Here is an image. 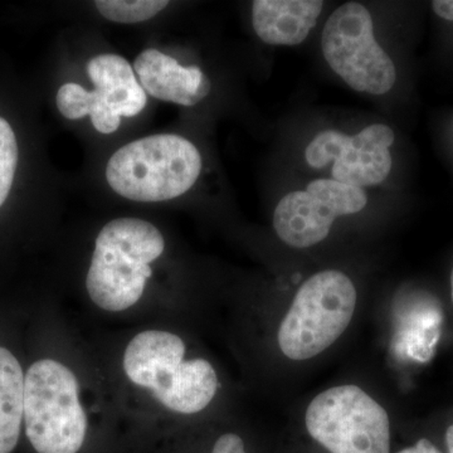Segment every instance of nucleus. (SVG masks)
I'll return each mask as SVG.
<instances>
[{
  "label": "nucleus",
  "mask_w": 453,
  "mask_h": 453,
  "mask_svg": "<svg viewBox=\"0 0 453 453\" xmlns=\"http://www.w3.org/2000/svg\"><path fill=\"white\" fill-rule=\"evenodd\" d=\"M159 229L139 219H116L96 238L86 288L98 308L119 312L135 305L151 277L150 264L163 255Z\"/></svg>",
  "instance_id": "nucleus-1"
},
{
  "label": "nucleus",
  "mask_w": 453,
  "mask_h": 453,
  "mask_svg": "<svg viewBox=\"0 0 453 453\" xmlns=\"http://www.w3.org/2000/svg\"><path fill=\"white\" fill-rule=\"evenodd\" d=\"M186 345L175 334L146 330L138 334L124 354V371L136 386L150 389L155 398L183 414L201 412L219 389V377L210 362H184Z\"/></svg>",
  "instance_id": "nucleus-2"
},
{
  "label": "nucleus",
  "mask_w": 453,
  "mask_h": 453,
  "mask_svg": "<svg viewBox=\"0 0 453 453\" xmlns=\"http://www.w3.org/2000/svg\"><path fill=\"white\" fill-rule=\"evenodd\" d=\"M202 157L196 146L174 134L146 136L110 157L106 179L130 201L155 203L186 195L198 180Z\"/></svg>",
  "instance_id": "nucleus-3"
},
{
  "label": "nucleus",
  "mask_w": 453,
  "mask_h": 453,
  "mask_svg": "<svg viewBox=\"0 0 453 453\" xmlns=\"http://www.w3.org/2000/svg\"><path fill=\"white\" fill-rule=\"evenodd\" d=\"M357 288L338 270L315 273L295 295L280 325V349L288 359H311L323 353L344 334L353 320Z\"/></svg>",
  "instance_id": "nucleus-4"
},
{
  "label": "nucleus",
  "mask_w": 453,
  "mask_h": 453,
  "mask_svg": "<svg viewBox=\"0 0 453 453\" xmlns=\"http://www.w3.org/2000/svg\"><path fill=\"white\" fill-rule=\"evenodd\" d=\"M26 434L38 453H77L88 434L79 381L53 359L35 362L25 377Z\"/></svg>",
  "instance_id": "nucleus-5"
},
{
  "label": "nucleus",
  "mask_w": 453,
  "mask_h": 453,
  "mask_svg": "<svg viewBox=\"0 0 453 453\" xmlns=\"http://www.w3.org/2000/svg\"><path fill=\"white\" fill-rule=\"evenodd\" d=\"M321 50L334 73L354 91L381 96L395 85V62L378 43L371 12L362 3H344L327 18Z\"/></svg>",
  "instance_id": "nucleus-6"
},
{
  "label": "nucleus",
  "mask_w": 453,
  "mask_h": 453,
  "mask_svg": "<svg viewBox=\"0 0 453 453\" xmlns=\"http://www.w3.org/2000/svg\"><path fill=\"white\" fill-rule=\"evenodd\" d=\"M306 429L330 453H389L388 413L357 386L334 387L309 404Z\"/></svg>",
  "instance_id": "nucleus-7"
},
{
  "label": "nucleus",
  "mask_w": 453,
  "mask_h": 453,
  "mask_svg": "<svg viewBox=\"0 0 453 453\" xmlns=\"http://www.w3.org/2000/svg\"><path fill=\"white\" fill-rule=\"evenodd\" d=\"M88 73L94 91L65 83L57 92V107L68 120L91 116L98 133L113 134L120 127L121 116L133 118L145 109L146 92L124 57H94L89 59Z\"/></svg>",
  "instance_id": "nucleus-8"
},
{
  "label": "nucleus",
  "mask_w": 453,
  "mask_h": 453,
  "mask_svg": "<svg viewBox=\"0 0 453 453\" xmlns=\"http://www.w3.org/2000/svg\"><path fill=\"white\" fill-rule=\"evenodd\" d=\"M368 196L362 188L332 178L310 181L305 190H294L280 199L273 213V228L283 243L309 249L323 242L339 217L365 210Z\"/></svg>",
  "instance_id": "nucleus-9"
},
{
  "label": "nucleus",
  "mask_w": 453,
  "mask_h": 453,
  "mask_svg": "<svg viewBox=\"0 0 453 453\" xmlns=\"http://www.w3.org/2000/svg\"><path fill=\"white\" fill-rule=\"evenodd\" d=\"M395 140V131L386 124L369 125L356 135L324 130L306 146L305 160L311 169L330 166L332 179L340 183L362 189L380 186L392 170Z\"/></svg>",
  "instance_id": "nucleus-10"
},
{
  "label": "nucleus",
  "mask_w": 453,
  "mask_h": 453,
  "mask_svg": "<svg viewBox=\"0 0 453 453\" xmlns=\"http://www.w3.org/2000/svg\"><path fill=\"white\" fill-rule=\"evenodd\" d=\"M140 85L151 96L181 106H195L208 96L211 81L196 65L183 67L173 57L149 49L134 62Z\"/></svg>",
  "instance_id": "nucleus-11"
},
{
  "label": "nucleus",
  "mask_w": 453,
  "mask_h": 453,
  "mask_svg": "<svg viewBox=\"0 0 453 453\" xmlns=\"http://www.w3.org/2000/svg\"><path fill=\"white\" fill-rule=\"evenodd\" d=\"M323 9L321 0H255L253 29L270 46H299L315 28Z\"/></svg>",
  "instance_id": "nucleus-12"
},
{
  "label": "nucleus",
  "mask_w": 453,
  "mask_h": 453,
  "mask_svg": "<svg viewBox=\"0 0 453 453\" xmlns=\"http://www.w3.org/2000/svg\"><path fill=\"white\" fill-rule=\"evenodd\" d=\"M25 414V374L17 357L0 347V453H11L19 440Z\"/></svg>",
  "instance_id": "nucleus-13"
},
{
  "label": "nucleus",
  "mask_w": 453,
  "mask_h": 453,
  "mask_svg": "<svg viewBox=\"0 0 453 453\" xmlns=\"http://www.w3.org/2000/svg\"><path fill=\"white\" fill-rule=\"evenodd\" d=\"M101 16L122 25L142 23L154 18L169 5L166 0H97Z\"/></svg>",
  "instance_id": "nucleus-14"
},
{
  "label": "nucleus",
  "mask_w": 453,
  "mask_h": 453,
  "mask_svg": "<svg viewBox=\"0 0 453 453\" xmlns=\"http://www.w3.org/2000/svg\"><path fill=\"white\" fill-rule=\"evenodd\" d=\"M18 165L16 134L5 119L0 118V207L7 201Z\"/></svg>",
  "instance_id": "nucleus-15"
},
{
  "label": "nucleus",
  "mask_w": 453,
  "mask_h": 453,
  "mask_svg": "<svg viewBox=\"0 0 453 453\" xmlns=\"http://www.w3.org/2000/svg\"><path fill=\"white\" fill-rule=\"evenodd\" d=\"M211 453H247L242 438L234 434H226L214 443Z\"/></svg>",
  "instance_id": "nucleus-16"
},
{
  "label": "nucleus",
  "mask_w": 453,
  "mask_h": 453,
  "mask_svg": "<svg viewBox=\"0 0 453 453\" xmlns=\"http://www.w3.org/2000/svg\"><path fill=\"white\" fill-rule=\"evenodd\" d=\"M432 9L438 17L453 22V0H436L432 2Z\"/></svg>",
  "instance_id": "nucleus-17"
},
{
  "label": "nucleus",
  "mask_w": 453,
  "mask_h": 453,
  "mask_svg": "<svg viewBox=\"0 0 453 453\" xmlns=\"http://www.w3.org/2000/svg\"><path fill=\"white\" fill-rule=\"evenodd\" d=\"M398 453H442L427 438H422L413 447L402 449Z\"/></svg>",
  "instance_id": "nucleus-18"
},
{
  "label": "nucleus",
  "mask_w": 453,
  "mask_h": 453,
  "mask_svg": "<svg viewBox=\"0 0 453 453\" xmlns=\"http://www.w3.org/2000/svg\"><path fill=\"white\" fill-rule=\"evenodd\" d=\"M446 445L447 449H449V453H453V425L447 428Z\"/></svg>",
  "instance_id": "nucleus-19"
},
{
  "label": "nucleus",
  "mask_w": 453,
  "mask_h": 453,
  "mask_svg": "<svg viewBox=\"0 0 453 453\" xmlns=\"http://www.w3.org/2000/svg\"><path fill=\"white\" fill-rule=\"evenodd\" d=\"M451 297H452V303H453V268H452V273H451Z\"/></svg>",
  "instance_id": "nucleus-20"
}]
</instances>
